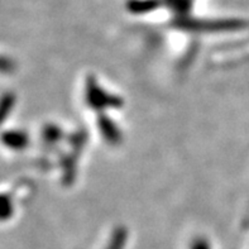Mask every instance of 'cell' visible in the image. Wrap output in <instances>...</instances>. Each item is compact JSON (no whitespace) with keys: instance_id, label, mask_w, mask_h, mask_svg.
I'll list each match as a JSON object with an SVG mask.
<instances>
[{"instance_id":"5b68a950","label":"cell","mask_w":249,"mask_h":249,"mask_svg":"<svg viewBox=\"0 0 249 249\" xmlns=\"http://www.w3.org/2000/svg\"><path fill=\"white\" fill-rule=\"evenodd\" d=\"M13 65L9 60H6L4 57H0V71L3 72H8L9 70H12Z\"/></svg>"},{"instance_id":"6da1fadb","label":"cell","mask_w":249,"mask_h":249,"mask_svg":"<svg viewBox=\"0 0 249 249\" xmlns=\"http://www.w3.org/2000/svg\"><path fill=\"white\" fill-rule=\"evenodd\" d=\"M0 139L3 144L13 149H20L27 144V136L22 132H5Z\"/></svg>"},{"instance_id":"3957f363","label":"cell","mask_w":249,"mask_h":249,"mask_svg":"<svg viewBox=\"0 0 249 249\" xmlns=\"http://www.w3.org/2000/svg\"><path fill=\"white\" fill-rule=\"evenodd\" d=\"M13 215V202L8 195L0 194V221L8 220Z\"/></svg>"},{"instance_id":"277c9868","label":"cell","mask_w":249,"mask_h":249,"mask_svg":"<svg viewBox=\"0 0 249 249\" xmlns=\"http://www.w3.org/2000/svg\"><path fill=\"white\" fill-rule=\"evenodd\" d=\"M190 249H212V247H210L208 240L200 238V239L194 240V243L190 246Z\"/></svg>"},{"instance_id":"7a4b0ae2","label":"cell","mask_w":249,"mask_h":249,"mask_svg":"<svg viewBox=\"0 0 249 249\" xmlns=\"http://www.w3.org/2000/svg\"><path fill=\"white\" fill-rule=\"evenodd\" d=\"M13 107H14V96L12 94H5L0 99V125L5 122Z\"/></svg>"}]
</instances>
